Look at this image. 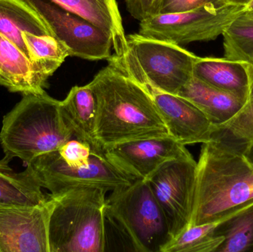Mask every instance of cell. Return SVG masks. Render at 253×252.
<instances>
[{
	"instance_id": "cell-1",
	"label": "cell",
	"mask_w": 253,
	"mask_h": 252,
	"mask_svg": "<svg viewBox=\"0 0 253 252\" xmlns=\"http://www.w3.org/2000/svg\"><path fill=\"white\" fill-rule=\"evenodd\" d=\"M88 83L97 105L96 135L104 149L144 138L168 136L151 93L125 71L114 55Z\"/></svg>"
},
{
	"instance_id": "cell-2",
	"label": "cell",
	"mask_w": 253,
	"mask_h": 252,
	"mask_svg": "<svg viewBox=\"0 0 253 252\" xmlns=\"http://www.w3.org/2000/svg\"><path fill=\"white\" fill-rule=\"evenodd\" d=\"M253 204V161L218 139L202 144L190 226L223 221Z\"/></svg>"
},
{
	"instance_id": "cell-3",
	"label": "cell",
	"mask_w": 253,
	"mask_h": 252,
	"mask_svg": "<svg viewBox=\"0 0 253 252\" xmlns=\"http://www.w3.org/2000/svg\"><path fill=\"white\" fill-rule=\"evenodd\" d=\"M73 137L60 101L46 92L23 95L3 118L0 131L2 160L9 163L18 158L28 164L43 154L56 150Z\"/></svg>"
},
{
	"instance_id": "cell-4",
	"label": "cell",
	"mask_w": 253,
	"mask_h": 252,
	"mask_svg": "<svg viewBox=\"0 0 253 252\" xmlns=\"http://www.w3.org/2000/svg\"><path fill=\"white\" fill-rule=\"evenodd\" d=\"M106 191L82 187L51 195L50 252L106 251Z\"/></svg>"
},
{
	"instance_id": "cell-5",
	"label": "cell",
	"mask_w": 253,
	"mask_h": 252,
	"mask_svg": "<svg viewBox=\"0 0 253 252\" xmlns=\"http://www.w3.org/2000/svg\"><path fill=\"white\" fill-rule=\"evenodd\" d=\"M105 214L133 251L163 252L172 241L165 213L147 180L135 179L112 191L106 199Z\"/></svg>"
},
{
	"instance_id": "cell-6",
	"label": "cell",
	"mask_w": 253,
	"mask_h": 252,
	"mask_svg": "<svg viewBox=\"0 0 253 252\" xmlns=\"http://www.w3.org/2000/svg\"><path fill=\"white\" fill-rule=\"evenodd\" d=\"M126 53L114 55L125 71L135 80L176 95L193 77L198 56L179 44L138 34L126 36Z\"/></svg>"
},
{
	"instance_id": "cell-7",
	"label": "cell",
	"mask_w": 253,
	"mask_h": 252,
	"mask_svg": "<svg viewBox=\"0 0 253 252\" xmlns=\"http://www.w3.org/2000/svg\"><path fill=\"white\" fill-rule=\"evenodd\" d=\"M245 7L208 4L174 13H157L139 22L138 34L175 44L215 40L240 16Z\"/></svg>"
},
{
	"instance_id": "cell-8",
	"label": "cell",
	"mask_w": 253,
	"mask_h": 252,
	"mask_svg": "<svg viewBox=\"0 0 253 252\" xmlns=\"http://www.w3.org/2000/svg\"><path fill=\"white\" fill-rule=\"evenodd\" d=\"M42 187L51 195H57L75 188L93 187L115 190L135 180L106 155H92L90 162L81 167H70L60 161L53 151L43 154L27 164Z\"/></svg>"
},
{
	"instance_id": "cell-9",
	"label": "cell",
	"mask_w": 253,
	"mask_h": 252,
	"mask_svg": "<svg viewBox=\"0 0 253 252\" xmlns=\"http://www.w3.org/2000/svg\"><path fill=\"white\" fill-rule=\"evenodd\" d=\"M196 174L197 162L190 154L165 163L147 180L165 213L172 239L191 223L196 198Z\"/></svg>"
},
{
	"instance_id": "cell-10",
	"label": "cell",
	"mask_w": 253,
	"mask_h": 252,
	"mask_svg": "<svg viewBox=\"0 0 253 252\" xmlns=\"http://www.w3.org/2000/svg\"><path fill=\"white\" fill-rule=\"evenodd\" d=\"M28 1L43 16L55 37L68 47L70 56L98 61L112 56V38L87 19L51 0Z\"/></svg>"
},
{
	"instance_id": "cell-11",
	"label": "cell",
	"mask_w": 253,
	"mask_h": 252,
	"mask_svg": "<svg viewBox=\"0 0 253 252\" xmlns=\"http://www.w3.org/2000/svg\"><path fill=\"white\" fill-rule=\"evenodd\" d=\"M54 200L37 205H0V252H50L49 223Z\"/></svg>"
},
{
	"instance_id": "cell-12",
	"label": "cell",
	"mask_w": 253,
	"mask_h": 252,
	"mask_svg": "<svg viewBox=\"0 0 253 252\" xmlns=\"http://www.w3.org/2000/svg\"><path fill=\"white\" fill-rule=\"evenodd\" d=\"M105 155L136 179L148 180L165 163L190 155L172 136L144 138L106 148Z\"/></svg>"
},
{
	"instance_id": "cell-13",
	"label": "cell",
	"mask_w": 253,
	"mask_h": 252,
	"mask_svg": "<svg viewBox=\"0 0 253 252\" xmlns=\"http://www.w3.org/2000/svg\"><path fill=\"white\" fill-rule=\"evenodd\" d=\"M139 82L144 84L151 93L169 136L185 146L211 141L214 125L200 109L177 95Z\"/></svg>"
},
{
	"instance_id": "cell-14",
	"label": "cell",
	"mask_w": 253,
	"mask_h": 252,
	"mask_svg": "<svg viewBox=\"0 0 253 252\" xmlns=\"http://www.w3.org/2000/svg\"><path fill=\"white\" fill-rule=\"evenodd\" d=\"M50 73L0 34V85L11 93L40 94L45 92Z\"/></svg>"
},
{
	"instance_id": "cell-15",
	"label": "cell",
	"mask_w": 253,
	"mask_h": 252,
	"mask_svg": "<svg viewBox=\"0 0 253 252\" xmlns=\"http://www.w3.org/2000/svg\"><path fill=\"white\" fill-rule=\"evenodd\" d=\"M61 109L74 137L90 145L93 153L105 155L96 135L97 105L89 84L73 87L63 101Z\"/></svg>"
},
{
	"instance_id": "cell-16",
	"label": "cell",
	"mask_w": 253,
	"mask_h": 252,
	"mask_svg": "<svg viewBox=\"0 0 253 252\" xmlns=\"http://www.w3.org/2000/svg\"><path fill=\"white\" fill-rule=\"evenodd\" d=\"M176 95L200 109L213 125H220L231 119L247 102L246 99L215 88L194 76Z\"/></svg>"
},
{
	"instance_id": "cell-17",
	"label": "cell",
	"mask_w": 253,
	"mask_h": 252,
	"mask_svg": "<svg viewBox=\"0 0 253 252\" xmlns=\"http://www.w3.org/2000/svg\"><path fill=\"white\" fill-rule=\"evenodd\" d=\"M65 10L87 19L113 40L115 54L126 53L128 44L117 0H51Z\"/></svg>"
},
{
	"instance_id": "cell-18",
	"label": "cell",
	"mask_w": 253,
	"mask_h": 252,
	"mask_svg": "<svg viewBox=\"0 0 253 252\" xmlns=\"http://www.w3.org/2000/svg\"><path fill=\"white\" fill-rule=\"evenodd\" d=\"M23 32L55 36L43 16L28 0H0V34L28 56Z\"/></svg>"
},
{
	"instance_id": "cell-19",
	"label": "cell",
	"mask_w": 253,
	"mask_h": 252,
	"mask_svg": "<svg viewBox=\"0 0 253 252\" xmlns=\"http://www.w3.org/2000/svg\"><path fill=\"white\" fill-rule=\"evenodd\" d=\"M193 76L215 88L248 101L249 78L243 62L224 57L198 56L193 67Z\"/></svg>"
},
{
	"instance_id": "cell-20",
	"label": "cell",
	"mask_w": 253,
	"mask_h": 252,
	"mask_svg": "<svg viewBox=\"0 0 253 252\" xmlns=\"http://www.w3.org/2000/svg\"><path fill=\"white\" fill-rule=\"evenodd\" d=\"M9 163L0 160V205L23 204L37 205L47 201L42 186L29 167L16 173Z\"/></svg>"
},
{
	"instance_id": "cell-21",
	"label": "cell",
	"mask_w": 253,
	"mask_h": 252,
	"mask_svg": "<svg viewBox=\"0 0 253 252\" xmlns=\"http://www.w3.org/2000/svg\"><path fill=\"white\" fill-rule=\"evenodd\" d=\"M217 232L224 239L216 252H253V204L223 220Z\"/></svg>"
},
{
	"instance_id": "cell-22",
	"label": "cell",
	"mask_w": 253,
	"mask_h": 252,
	"mask_svg": "<svg viewBox=\"0 0 253 252\" xmlns=\"http://www.w3.org/2000/svg\"><path fill=\"white\" fill-rule=\"evenodd\" d=\"M221 222L189 226L172 239L163 252H216L224 239L217 232Z\"/></svg>"
},
{
	"instance_id": "cell-23",
	"label": "cell",
	"mask_w": 253,
	"mask_h": 252,
	"mask_svg": "<svg viewBox=\"0 0 253 252\" xmlns=\"http://www.w3.org/2000/svg\"><path fill=\"white\" fill-rule=\"evenodd\" d=\"M211 139H218L248 153L253 146V99L247 101L231 119L214 125Z\"/></svg>"
},
{
	"instance_id": "cell-24",
	"label": "cell",
	"mask_w": 253,
	"mask_h": 252,
	"mask_svg": "<svg viewBox=\"0 0 253 252\" xmlns=\"http://www.w3.org/2000/svg\"><path fill=\"white\" fill-rule=\"evenodd\" d=\"M22 36L28 57L51 75L70 56L68 47L55 36H38L28 32H23Z\"/></svg>"
},
{
	"instance_id": "cell-25",
	"label": "cell",
	"mask_w": 253,
	"mask_h": 252,
	"mask_svg": "<svg viewBox=\"0 0 253 252\" xmlns=\"http://www.w3.org/2000/svg\"><path fill=\"white\" fill-rule=\"evenodd\" d=\"M224 58L247 62L253 58V17L242 13L222 34Z\"/></svg>"
},
{
	"instance_id": "cell-26",
	"label": "cell",
	"mask_w": 253,
	"mask_h": 252,
	"mask_svg": "<svg viewBox=\"0 0 253 252\" xmlns=\"http://www.w3.org/2000/svg\"><path fill=\"white\" fill-rule=\"evenodd\" d=\"M53 152L62 162L70 167L87 165L94 154L88 144L75 137L67 141Z\"/></svg>"
},
{
	"instance_id": "cell-27",
	"label": "cell",
	"mask_w": 253,
	"mask_h": 252,
	"mask_svg": "<svg viewBox=\"0 0 253 252\" xmlns=\"http://www.w3.org/2000/svg\"><path fill=\"white\" fill-rule=\"evenodd\" d=\"M208 4H224L221 0H162L159 13H181Z\"/></svg>"
},
{
	"instance_id": "cell-28",
	"label": "cell",
	"mask_w": 253,
	"mask_h": 252,
	"mask_svg": "<svg viewBox=\"0 0 253 252\" xmlns=\"http://www.w3.org/2000/svg\"><path fill=\"white\" fill-rule=\"evenodd\" d=\"M249 78V96L248 100L253 99V58L247 62H243Z\"/></svg>"
},
{
	"instance_id": "cell-29",
	"label": "cell",
	"mask_w": 253,
	"mask_h": 252,
	"mask_svg": "<svg viewBox=\"0 0 253 252\" xmlns=\"http://www.w3.org/2000/svg\"><path fill=\"white\" fill-rule=\"evenodd\" d=\"M252 0H221L223 4L246 7Z\"/></svg>"
},
{
	"instance_id": "cell-30",
	"label": "cell",
	"mask_w": 253,
	"mask_h": 252,
	"mask_svg": "<svg viewBox=\"0 0 253 252\" xmlns=\"http://www.w3.org/2000/svg\"><path fill=\"white\" fill-rule=\"evenodd\" d=\"M242 13L248 15V16L253 17V0L244 8Z\"/></svg>"
},
{
	"instance_id": "cell-31",
	"label": "cell",
	"mask_w": 253,
	"mask_h": 252,
	"mask_svg": "<svg viewBox=\"0 0 253 252\" xmlns=\"http://www.w3.org/2000/svg\"><path fill=\"white\" fill-rule=\"evenodd\" d=\"M246 155H248V158L251 159V161L253 162V146H252V148L248 151V152Z\"/></svg>"
}]
</instances>
